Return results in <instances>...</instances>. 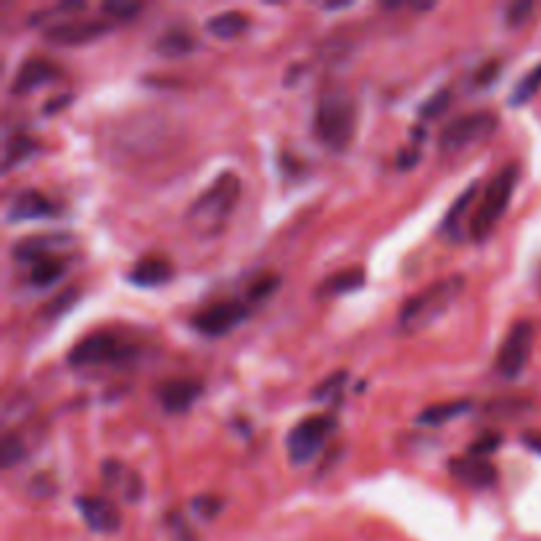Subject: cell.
<instances>
[{"label": "cell", "mask_w": 541, "mask_h": 541, "mask_svg": "<svg viewBox=\"0 0 541 541\" xmlns=\"http://www.w3.org/2000/svg\"><path fill=\"white\" fill-rule=\"evenodd\" d=\"M249 27V16L243 14V11H222V14H214L206 19V32L220 37V40H235V37H241Z\"/></svg>", "instance_id": "obj_22"}, {"label": "cell", "mask_w": 541, "mask_h": 541, "mask_svg": "<svg viewBox=\"0 0 541 541\" xmlns=\"http://www.w3.org/2000/svg\"><path fill=\"white\" fill-rule=\"evenodd\" d=\"M497 125L499 119L494 111H470V114H462V117L452 119V122L441 130V151H462V148L476 146L481 140L491 138Z\"/></svg>", "instance_id": "obj_6"}, {"label": "cell", "mask_w": 541, "mask_h": 541, "mask_svg": "<svg viewBox=\"0 0 541 541\" xmlns=\"http://www.w3.org/2000/svg\"><path fill=\"white\" fill-rule=\"evenodd\" d=\"M238 198H241V177L235 172H222L188 206L185 222L201 235L220 233L230 220Z\"/></svg>", "instance_id": "obj_1"}, {"label": "cell", "mask_w": 541, "mask_h": 541, "mask_svg": "<svg viewBox=\"0 0 541 541\" xmlns=\"http://www.w3.org/2000/svg\"><path fill=\"white\" fill-rule=\"evenodd\" d=\"M449 103H452V90L441 88V90H436L431 98H425V101L420 103L417 114H420L423 119H439L441 114L449 109Z\"/></svg>", "instance_id": "obj_29"}, {"label": "cell", "mask_w": 541, "mask_h": 541, "mask_svg": "<svg viewBox=\"0 0 541 541\" xmlns=\"http://www.w3.org/2000/svg\"><path fill=\"white\" fill-rule=\"evenodd\" d=\"M417 161H420V151H417V148H412V151H407V154H399L396 164H399V169H412Z\"/></svg>", "instance_id": "obj_40"}, {"label": "cell", "mask_w": 541, "mask_h": 541, "mask_svg": "<svg viewBox=\"0 0 541 541\" xmlns=\"http://www.w3.org/2000/svg\"><path fill=\"white\" fill-rule=\"evenodd\" d=\"M502 433L499 431H486L481 433V436H476L473 439V444L468 446V454L470 457H481V460H489V454H494L502 446Z\"/></svg>", "instance_id": "obj_31"}, {"label": "cell", "mask_w": 541, "mask_h": 541, "mask_svg": "<svg viewBox=\"0 0 541 541\" xmlns=\"http://www.w3.org/2000/svg\"><path fill=\"white\" fill-rule=\"evenodd\" d=\"M499 74H502V61L499 59L483 61V64L478 66V72L473 74V85H476L478 90L494 88V82H497Z\"/></svg>", "instance_id": "obj_32"}, {"label": "cell", "mask_w": 541, "mask_h": 541, "mask_svg": "<svg viewBox=\"0 0 541 541\" xmlns=\"http://www.w3.org/2000/svg\"><path fill=\"white\" fill-rule=\"evenodd\" d=\"M72 243V238H66V235H37V238H27V241L16 243L14 259L16 262L32 264L37 259H45V256H59Z\"/></svg>", "instance_id": "obj_18"}, {"label": "cell", "mask_w": 541, "mask_h": 541, "mask_svg": "<svg viewBox=\"0 0 541 541\" xmlns=\"http://www.w3.org/2000/svg\"><path fill=\"white\" fill-rule=\"evenodd\" d=\"M315 135L330 151H346L357 132V101L346 90L322 93L315 109Z\"/></svg>", "instance_id": "obj_3"}, {"label": "cell", "mask_w": 541, "mask_h": 541, "mask_svg": "<svg viewBox=\"0 0 541 541\" xmlns=\"http://www.w3.org/2000/svg\"><path fill=\"white\" fill-rule=\"evenodd\" d=\"M204 394V386L191 378H175V381H164L156 391L161 410L169 415H183L198 402V396Z\"/></svg>", "instance_id": "obj_12"}, {"label": "cell", "mask_w": 541, "mask_h": 541, "mask_svg": "<svg viewBox=\"0 0 541 541\" xmlns=\"http://www.w3.org/2000/svg\"><path fill=\"white\" fill-rule=\"evenodd\" d=\"M191 507L198 512V515H201V518L212 520V518H217V515H220V512H222V499L220 497H212V494H201V497L193 499Z\"/></svg>", "instance_id": "obj_35"}, {"label": "cell", "mask_w": 541, "mask_h": 541, "mask_svg": "<svg viewBox=\"0 0 541 541\" xmlns=\"http://www.w3.org/2000/svg\"><path fill=\"white\" fill-rule=\"evenodd\" d=\"M74 507H77L80 518L88 523L93 534H117L119 526H122V512L106 497L80 494V497L74 499Z\"/></svg>", "instance_id": "obj_10"}, {"label": "cell", "mask_w": 541, "mask_h": 541, "mask_svg": "<svg viewBox=\"0 0 541 541\" xmlns=\"http://www.w3.org/2000/svg\"><path fill=\"white\" fill-rule=\"evenodd\" d=\"M66 262L61 256H45V259H37V262L30 264V283L35 288H48L53 283H59L64 278Z\"/></svg>", "instance_id": "obj_25"}, {"label": "cell", "mask_w": 541, "mask_h": 541, "mask_svg": "<svg viewBox=\"0 0 541 541\" xmlns=\"http://www.w3.org/2000/svg\"><path fill=\"white\" fill-rule=\"evenodd\" d=\"M59 206L53 204L51 198L43 196L40 191H19L6 209L8 222H32V220H45V217H56Z\"/></svg>", "instance_id": "obj_13"}, {"label": "cell", "mask_w": 541, "mask_h": 541, "mask_svg": "<svg viewBox=\"0 0 541 541\" xmlns=\"http://www.w3.org/2000/svg\"><path fill=\"white\" fill-rule=\"evenodd\" d=\"M362 286H365V270L362 267H351V270L330 275L315 293L320 299H330V296H346L351 291H359Z\"/></svg>", "instance_id": "obj_24"}, {"label": "cell", "mask_w": 541, "mask_h": 541, "mask_svg": "<svg viewBox=\"0 0 541 541\" xmlns=\"http://www.w3.org/2000/svg\"><path fill=\"white\" fill-rule=\"evenodd\" d=\"M101 11L111 19H119V22H127L132 16H138L143 11L140 3H127V0H106L101 6Z\"/></svg>", "instance_id": "obj_33"}, {"label": "cell", "mask_w": 541, "mask_h": 541, "mask_svg": "<svg viewBox=\"0 0 541 541\" xmlns=\"http://www.w3.org/2000/svg\"><path fill=\"white\" fill-rule=\"evenodd\" d=\"M135 288H159L172 280V264L164 256H143L140 262H135L130 272H127Z\"/></svg>", "instance_id": "obj_17"}, {"label": "cell", "mask_w": 541, "mask_h": 541, "mask_svg": "<svg viewBox=\"0 0 541 541\" xmlns=\"http://www.w3.org/2000/svg\"><path fill=\"white\" fill-rule=\"evenodd\" d=\"M43 151V146L37 143L32 135L27 132H14L11 138L6 140V148H3V172H11L24 161L35 159L37 154Z\"/></svg>", "instance_id": "obj_20"}, {"label": "cell", "mask_w": 541, "mask_h": 541, "mask_svg": "<svg viewBox=\"0 0 541 541\" xmlns=\"http://www.w3.org/2000/svg\"><path fill=\"white\" fill-rule=\"evenodd\" d=\"M518 177V164H507L486 183V191L478 201L476 212L470 214L468 233L473 241H486L494 233V227L499 225V220L505 217L507 206H510L512 193L518 188Z\"/></svg>", "instance_id": "obj_4"}, {"label": "cell", "mask_w": 541, "mask_h": 541, "mask_svg": "<svg viewBox=\"0 0 541 541\" xmlns=\"http://www.w3.org/2000/svg\"><path fill=\"white\" fill-rule=\"evenodd\" d=\"M478 193V183H470L465 191L457 196L452 206H449V212H446L444 222H441V230H444L446 238H452V241H460L465 238V214L470 212V206L476 201Z\"/></svg>", "instance_id": "obj_19"}, {"label": "cell", "mask_w": 541, "mask_h": 541, "mask_svg": "<svg viewBox=\"0 0 541 541\" xmlns=\"http://www.w3.org/2000/svg\"><path fill=\"white\" fill-rule=\"evenodd\" d=\"M61 69L53 61L48 59H30L19 66V72L14 77V85H11V93H32V90L43 88L48 82L61 80Z\"/></svg>", "instance_id": "obj_16"}, {"label": "cell", "mask_w": 541, "mask_h": 541, "mask_svg": "<svg viewBox=\"0 0 541 541\" xmlns=\"http://www.w3.org/2000/svg\"><path fill=\"white\" fill-rule=\"evenodd\" d=\"M138 354L135 346H125L111 333H96V336L82 338L80 344L69 351V365L72 367H101L117 365L122 359H130Z\"/></svg>", "instance_id": "obj_8"}, {"label": "cell", "mask_w": 541, "mask_h": 541, "mask_svg": "<svg viewBox=\"0 0 541 541\" xmlns=\"http://www.w3.org/2000/svg\"><path fill=\"white\" fill-rule=\"evenodd\" d=\"M169 523H172V531L177 534V539H180V541H196L193 531L188 526H185V520L180 518L177 512H172V515H169Z\"/></svg>", "instance_id": "obj_38"}, {"label": "cell", "mask_w": 541, "mask_h": 541, "mask_svg": "<svg viewBox=\"0 0 541 541\" xmlns=\"http://www.w3.org/2000/svg\"><path fill=\"white\" fill-rule=\"evenodd\" d=\"M154 48L164 59H183V56H191L196 51L198 40L183 27H175V30H167L164 35H159Z\"/></svg>", "instance_id": "obj_21"}, {"label": "cell", "mask_w": 541, "mask_h": 541, "mask_svg": "<svg viewBox=\"0 0 541 541\" xmlns=\"http://www.w3.org/2000/svg\"><path fill=\"white\" fill-rule=\"evenodd\" d=\"M534 14V3L531 0H520V3H510L505 8V24L507 27H520L523 22H528V16Z\"/></svg>", "instance_id": "obj_34"}, {"label": "cell", "mask_w": 541, "mask_h": 541, "mask_svg": "<svg viewBox=\"0 0 541 541\" xmlns=\"http://www.w3.org/2000/svg\"><path fill=\"white\" fill-rule=\"evenodd\" d=\"M346 381H349V373H346V370L330 373L328 378L312 391V396H315L317 402H330V399H336V396L341 394V388L346 386Z\"/></svg>", "instance_id": "obj_30"}, {"label": "cell", "mask_w": 541, "mask_h": 541, "mask_svg": "<svg viewBox=\"0 0 541 541\" xmlns=\"http://www.w3.org/2000/svg\"><path fill=\"white\" fill-rule=\"evenodd\" d=\"M520 441H523L526 449H531V452H536L541 457V431H523L520 433Z\"/></svg>", "instance_id": "obj_39"}, {"label": "cell", "mask_w": 541, "mask_h": 541, "mask_svg": "<svg viewBox=\"0 0 541 541\" xmlns=\"http://www.w3.org/2000/svg\"><path fill=\"white\" fill-rule=\"evenodd\" d=\"M109 32L111 24L106 22H56L45 30V40L53 45H88Z\"/></svg>", "instance_id": "obj_14"}, {"label": "cell", "mask_w": 541, "mask_h": 541, "mask_svg": "<svg viewBox=\"0 0 541 541\" xmlns=\"http://www.w3.org/2000/svg\"><path fill=\"white\" fill-rule=\"evenodd\" d=\"M539 90H541V64H536L534 69H528V72L518 80V85L512 88L510 106H515V109H518V106H523V103L531 101V98H534Z\"/></svg>", "instance_id": "obj_26"}, {"label": "cell", "mask_w": 541, "mask_h": 541, "mask_svg": "<svg viewBox=\"0 0 541 541\" xmlns=\"http://www.w3.org/2000/svg\"><path fill=\"white\" fill-rule=\"evenodd\" d=\"M280 288V275H272V272H264L259 278L246 288V304H256V301L270 299L272 293Z\"/></svg>", "instance_id": "obj_28"}, {"label": "cell", "mask_w": 541, "mask_h": 541, "mask_svg": "<svg viewBox=\"0 0 541 541\" xmlns=\"http://www.w3.org/2000/svg\"><path fill=\"white\" fill-rule=\"evenodd\" d=\"M462 291H465L462 275L433 280L431 286H425L423 291H417L415 296L404 301V307L399 309V328L404 333H417V330L428 328L454 307V301L460 299Z\"/></svg>", "instance_id": "obj_2"}, {"label": "cell", "mask_w": 541, "mask_h": 541, "mask_svg": "<svg viewBox=\"0 0 541 541\" xmlns=\"http://www.w3.org/2000/svg\"><path fill=\"white\" fill-rule=\"evenodd\" d=\"M246 317H249V304L246 301H217V304L201 309L193 317V328L206 338H222L230 330L238 328Z\"/></svg>", "instance_id": "obj_9"}, {"label": "cell", "mask_w": 541, "mask_h": 541, "mask_svg": "<svg viewBox=\"0 0 541 541\" xmlns=\"http://www.w3.org/2000/svg\"><path fill=\"white\" fill-rule=\"evenodd\" d=\"M74 301H77V288H69V291L61 293L59 299L53 301L51 307H48V315H59L61 309H64V312H66V309L72 307Z\"/></svg>", "instance_id": "obj_37"}, {"label": "cell", "mask_w": 541, "mask_h": 541, "mask_svg": "<svg viewBox=\"0 0 541 541\" xmlns=\"http://www.w3.org/2000/svg\"><path fill=\"white\" fill-rule=\"evenodd\" d=\"M101 478L127 505H135V502L143 499V478H140L138 470L125 465L122 460H103Z\"/></svg>", "instance_id": "obj_11"}, {"label": "cell", "mask_w": 541, "mask_h": 541, "mask_svg": "<svg viewBox=\"0 0 541 541\" xmlns=\"http://www.w3.org/2000/svg\"><path fill=\"white\" fill-rule=\"evenodd\" d=\"M336 417L333 415H309L296 423L286 436V452L291 465L301 468L322 452L325 441L336 433Z\"/></svg>", "instance_id": "obj_5"}, {"label": "cell", "mask_w": 541, "mask_h": 541, "mask_svg": "<svg viewBox=\"0 0 541 541\" xmlns=\"http://www.w3.org/2000/svg\"><path fill=\"white\" fill-rule=\"evenodd\" d=\"M449 473L465 486H473V489H491L499 478L497 468L489 460L470 457V454L468 457H452L449 460Z\"/></svg>", "instance_id": "obj_15"}, {"label": "cell", "mask_w": 541, "mask_h": 541, "mask_svg": "<svg viewBox=\"0 0 541 541\" xmlns=\"http://www.w3.org/2000/svg\"><path fill=\"white\" fill-rule=\"evenodd\" d=\"M344 8H351V3H328L325 11H344Z\"/></svg>", "instance_id": "obj_42"}, {"label": "cell", "mask_w": 541, "mask_h": 541, "mask_svg": "<svg viewBox=\"0 0 541 541\" xmlns=\"http://www.w3.org/2000/svg\"><path fill=\"white\" fill-rule=\"evenodd\" d=\"M320 53L330 61V66H338L351 56V45L346 40H330V43L322 45Z\"/></svg>", "instance_id": "obj_36"}, {"label": "cell", "mask_w": 541, "mask_h": 541, "mask_svg": "<svg viewBox=\"0 0 541 541\" xmlns=\"http://www.w3.org/2000/svg\"><path fill=\"white\" fill-rule=\"evenodd\" d=\"M473 402L470 399H454V402H441V404H431V407H425L420 415H417V425H425V428H436V425L452 423L454 417L465 415L470 412Z\"/></svg>", "instance_id": "obj_23"}, {"label": "cell", "mask_w": 541, "mask_h": 541, "mask_svg": "<svg viewBox=\"0 0 541 541\" xmlns=\"http://www.w3.org/2000/svg\"><path fill=\"white\" fill-rule=\"evenodd\" d=\"M72 101V96H59L53 98V101H48V106H45V114H56V111H61L66 106V103Z\"/></svg>", "instance_id": "obj_41"}, {"label": "cell", "mask_w": 541, "mask_h": 541, "mask_svg": "<svg viewBox=\"0 0 541 541\" xmlns=\"http://www.w3.org/2000/svg\"><path fill=\"white\" fill-rule=\"evenodd\" d=\"M27 457V449H24V441L16 436L14 431L3 433V439H0V465L3 468H14L19 462Z\"/></svg>", "instance_id": "obj_27"}, {"label": "cell", "mask_w": 541, "mask_h": 541, "mask_svg": "<svg viewBox=\"0 0 541 541\" xmlns=\"http://www.w3.org/2000/svg\"><path fill=\"white\" fill-rule=\"evenodd\" d=\"M531 351H534V325L528 320L512 322V328L507 330L505 341L497 351V373L505 381L520 378L528 367Z\"/></svg>", "instance_id": "obj_7"}]
</instances>
